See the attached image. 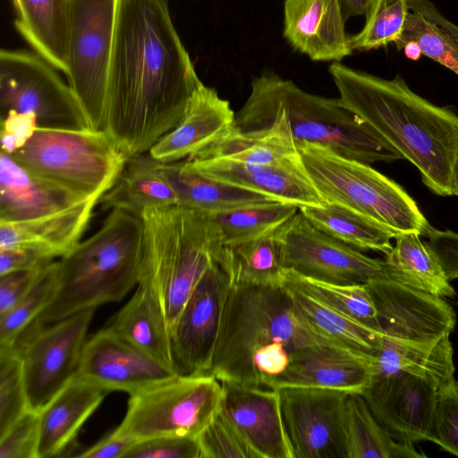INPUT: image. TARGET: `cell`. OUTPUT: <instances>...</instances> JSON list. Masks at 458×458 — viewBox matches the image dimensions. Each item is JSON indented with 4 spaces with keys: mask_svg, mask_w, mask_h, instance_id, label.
Returning <instances> with one entry per match:
<instances>
[{
    "mask_svg": "<svg viewBox=\"0 0 458 458\" xmlns=\"http://www.w3.org/2000/svg\"><path fill=\"white\" fill-rule=\"evenodd\" d=\"M278 236L285 269L305 278L338 284L387 278L384 260L326 234L300 210L279 227Z\"/></svg>",
    "mask_w": 458,
    "mask_h": 458,
    "instance_id": "13",
    "label": "cell"
},
{
    "mask_svg": "<svg viewBox=\"0 0 458 458\" xmlns=\"http://www.w3.org/2000/svg\"><path fill=\"white\" fill-rule=\"evenodd\" d=\"M148 152L130 157L114 185L98 200L102 210L118 209L140 217L149 207L177 205L174 189Z\"/></svg>",
    "mask_w": 458,
    "mask_h": 458,
    "instance_id": "29",
    "label": "cell"
},
{
    "mask_svg": "<svg viewBox=\"0 0 458 458\" xmlns=\"http://www.w3.org/2000/svg\"><path fill=\"white\" fill-rule=\"evenodd\" d=\"M136 443L126 437L110 433L91 447L78 454L81 458H125Z\"/></svg>",
    "mask_w": 458,
    "mask_h": 458,
    "instance_id": "50",
    "label": "cell"
},
{
    "mask_svg": "<svg viewBox=\"0 0 458 458\" xmlns=\"http://www.w3.org/2000/svg\"><path fill=\"white\" fill-rule=\"evenodd\" d=\"M200 458H259L221 411L197 437Z\"/></svg>",
    "mask_w": 458,
    "mask_h": 458,
    "instance_id": "42",
    "label": "cell"
},
{
    "mask_svg": "<svg viewBox=\"0 0 458 458\" xmlns=\"http://www.w3.org/2000/svg\"><path fill=\"white\" fill-rule=\"evenodd\" d=\"M426 244L449 281L458 278V234L432 228Z\"/></svg>",
    "mask_w": 458,
    "mask_h": 458,
    "instance_id": "47",
    "label": "cell"
},
{
    "mask_svg": "<svg viewBox=\"0 0 458 458\" xmlns=\"http://www.w3.org/2000/svg\"><path fill=\"white\" fill-rule=\"evenodd\" d=\"M279 227L251 241L224 246L223 260L233 284H284L286 269L278 236Z\"/></svg>",
    "mask_w": 458,
    "mask_h": 458,
    "instance_id": "34",
    "label": "cell"
},
{
    "mask_svg": "<svg viewBox=\"0 0 458 458\" xmlns=\"http://www.w3.org/2000/svg\"><path fill=\"white\" fill-rule=\"evenodd\" d=\"M106 330L174 369L172 338L155 298L142 285L106 323Z\"/></svg>",
    "mask_w": 458,
    "mask_h": 458,
    "instance_id": "28",
    "label": "cell"
},
{
    "mask_svg": "<svg viewBox=\"0 0 458 458\" xmlns=\"http://www.w3.org/2000/svg\"><path fill=\"white\" fill-rule=\"evenodd\" d=\"M178 373L102 328L87 339L77 376L106 392L130 395L165 382Z\"/></svg>",
    "mask_w": 458,
    "mask_h": 458,
    "instance_id": "19",
    "label": "cell"
},
{
    "mask_svg": "<svg viewBox=\"0 0 458 458\" xmlns=\"http://www.w3.org/2000/svg\"><path fill=\"white\" fill-rule=\"evenodd\" d=\"M220 411L259 458H294L285 429L279 390L221 382Z\"/></svg>",
    "mask_w": 458,
    "mask_h": 458,
    "instance_id": "20",
    "label": "cell"
},
{
    "mask_svg": "<svg viewBox=\"0 0 458 458\" xmlns=\"http://www.w3.org/2000/svg\"><path fill=\"white\" fill-rule=\"evenodd\" d=\"M143 224L140 285L157 302L170 335L199 282L220 258V231L209 214L181 206L149 207Z\"/></svg>",
    "mask_w": 458,
    "mask_h": 458,
    "instance_id": "4",
    "label": "cell"
},
{
    "mask_svg": "<svg viewBox=\"0 0 458 458\" xmlns=\"http://www.w3.org/2000/svg\"><path fill=\"white\" fill-rule=\"evenodd\" d=\"M250 86L249 98L235 113V130L245 131L267 114L281 111L297 148L303 143L320 145L366 164L403 159L338 98L308 93L271 72L255 77Z\"/></svg>",
    "mask_w": 458,
    "mask_h": 458,
    "instance_id": "6",
    "label": "cell"
},
{
    "mask_svg": "<svg viewBox=\"0 0 458 458\" xmlns=\"http://www.w3.org/2000/svg\"><path fill=\"white\" fill-rule=\"evenodd\" d=\"M299 210L317 229L360 250L386 254L393 247L391 239L396 236L374 220L338 204L305 206Z\"/></svg>",
    "mask_w": 458,
    "mask_h": 458,
    "instance_id": "35",
    "label": "cell"
},
{
    "mask_svg": "<svg viewBox=\"0 0 458 458\" xmlns=\"http://www.w3.org/2000/svg\"><path fill=\"white\" fill-rule=\"evenodd\" d=\"M428 440L458 456V381L454 377L437 389Z\"/></svg>",
    "mask_w": 458,
    "mask_h": 458,
    "instance_id": "43",
    "label": "cell"
},
{
    "mask_svg": "<svg viewBox=\"0 0 458 458\" xmlns=\"http://www.w3.org/2000/svg\"><path fill=\"white\" fill-rule=\"evenodd\" d=\"M409 11L408 0H369L363 28L349 36L352 49L369 51L397 42Z\"/></svg>",
    "mask_w": 458,
    "mask_h": 458,
    "instance_id": "37",
    "label": "cell"
},
{
    "mask_svg": "<svg viewBox=\"0 0 458 458\" xmlns=\"http://www.w3.org/2000/svg\"><path fill=\"white\" fill-rule=\"evenodd\" d=\"M46 266L0 276V316L9 311L22 298Z\"/></svg>",
    "mask_w": 458,
    "mask_h": 458,
    "instance_id": "48",
    "label": "cell"
},
{
    "mask_svg": "<svg viewBox=\"0 0 458 458\" xmlns=\"http://www.w3.org/2000/svg\"><path fill=\"white\" fill-rule=\"evenodd\" d=\"M101 196L33 219L0 222V250L24 248L55 259L81 241Z\"/></svg>",
    "mask_w": 458,
    "mask_h": 458,
    "instance_id": "25",
    "label": "cell"
},
{
    "mask_svg": "<svg viewBox=\"0 0 458 458\" xmlns=\"http://www.w3.org/2000/svg\"><path fill=\"white\" fill-rule=\"evenodd\" d=\"M299 210L293 204L267 201L210 215L224 246H233L260 237L292 218Z\"/></svg>",
    "mask_w": 458,
    "mask_h": 458,
    "instance_id": "36",
    "label": "cell"
},
{
    "mask_svg": "<svg viewBox=\"0 0 458 458\" xmlns=\"http://www.w3.org/2000/svg\"><path fill=\"white\" fill-rule=\"evenodd\" d=\"M57 261L47 264L30 290L6 313L0 316V344H13L50 301L56 282Z\"/></svg>",
    "mask_w": 458,
    "mask_h": 458,
    "instance_id": "38",
    "label": "cell"
},
{
    "mask_svg": "<svg viewBox=\"0 0 458 458\" xmlns=\"http://www.w3.org/2000/svg\"><path fill=\"white\" fill-rule=\"evenodd\" d=\"M232 285L233 280L223 260L222 250L220 258L192 291L173 329L172 346L179 375L209 374Z\"/></svg>",
    "mask_w": 458,
    "mask_h": 458,
    "instance_id": "15",
    "label": "cell"
},
{
    "mask_svg": "<svg viewBox=\"0 0 458 458\" xmlns=\"http://www.w3.org/2000/svg\"><path fill=\"white\" fill-rule=\"evenodd\" d=\"M38 126L34 114L9 110L1 114V152H16L32 137Z\"/></svg>",
    "mask_w": 458,
    "mask_h": 458,
    "instance_id": "46",
    "label": "cell"
},
{
    "mask_svg": "<svg viewBox=\"0 0 458 458\" xmlns=\"http://www.w3.org/2000/svg\"><path fill=\"white\" fill-rule=\"evenodd\" d=\"M28 410L19 353L13 344H0V437Z\"/></svg>",
    "mask_w": 458,
    "mask_h": 458,
    "instance_id": "41",
    "label": "cell"
},
{
    "mask_svg": "<svg viewBox=\"0 0 458 458\" xmlns=\"http://www.w3.org/2000/svg\"><path fill=\"white\" fill-rule=\"evenodd\" d=\"M366 284L377 308L381 344L417 348L451 344L456 315L445 299L388 278Z\"/></svg>",
    "mask_w": 458,
    "mask_h": 458,
    "instance_id": "14",
    "label": "cell"
},
{
    "mask_svg": "<svg viewBox=\"0 0 458 458\" xmlns=\"http://www.w3.org/2000/svg\"><path fill=\"white\" fill-rule=\"evenodd\" d=\"M142 240L140 216L110 210L94 234L57 261L53 296L37 318L51 324L123 300L139 284Z\"/></svg>",
    "mask_w": 458,
    "mask_h": 458,
    "instance_id": "5",
    "label": "cell"
},
{
    "mask_svg": "<svg viewBox=\"0 0 458 458\" xmlns=\"http://www.w3.org/2000/svg\"><path fill=\"white\" fill-rule=\"evenodd\" d=\"M89 198L27 170L11 155L1 152L0 222L37 218Z\"/></svg>",
    "mask_w": 458,
    "mask_h": 458,
    "instance_id": "24",
    "label": "cell"
},
{
    "mask_svg": "<svg viewBox=\"0 0 458 458\" xmlns=\"http://www.w3.org/2000/svg\"><path fill=\"white\" fill-rule=\"evenodd\" d=\"M344 420L348 458L426 457L412 444L393 438L375 418L361 394H347Z\"/></svg>",
    "mask_w": 458,
    "mask_h": 458,
    "instance_id": "33",
    "label": "cell"
},
{
    "mask_svg": "<svg viewBox=\"0 0 458 458\" xmlns=\"http://www.w3.org/2000/svg\"><path fill=\"white\" fill-rule=\"evenodd\" d=\"M106 394L105 389L76 376L39 411L38 458L63 455Z\"/></svg>",
    "mask_w": 458,
    "mask_h": 458,
    "instance_id": "26",
    "label": "cell"
},
{
    "mask_svg": "<svg viewBox=\"0 0 458 458\" xmlns=\"http://www.w3.org/2000/svg\"><path fill=\"white\" fill-rule=\"evenodd\" d=\"M39 412L29 409L0 437V458H38Z\"/></svg>",
    "mask_w": 458,
    "mask_h": 458,
    "instance_id": "44",
    "label": "cell"
},
{
    "mask_svg": "<svg viewBox=\"0 0 458 458\" xmlns=\"http://www.w3.org/2000/svg\"><path fill=\"white\" fill-rule=\"evenodd\" d=\"M297 276L313 294L353 319L381 333L377 308L366 284H330L305 278L298 274Z\"/></svg>",
    "mask_w": 458,
    "mask_h": 458,
    "instance_id": "40",
    "label": "cell"
},
{
    "mask_svg": "<svg viewBox=\"0 0 458 458\" xmlns=\"http://www.w3.org/2000/svg\"><path fill=\"white\" fill-rule=\"evenodd\" d=\"M11 156L27 170L86 197L106 193L129 158L104 130L41 126Z\"/></svg>",
    "mask_w": 458,
    "mask_h": 458,
    "instance_id": "8",
    "label": "cell"
},
{
    "mask_svg": "<svg viewBox=\"0 0 458 458\" xmlns=\"http://www.w3.org/2000/svg\"><path fill=\"white\" fill-rule=\"evenodd\" d=\"M420 236L407 233L394 237V246L383 259L387 278L443 299L456 297L451 281Z\"/></svg>",
    "mask_w": 458,
    "mask_h": 458,
    "instance_id": "32",
    "label": "cell"
},
{
    "mask_svg": "<svg viewBox=\"0 0 458 458\" xmlns=\"http://www.w3.org/2000/svg\"><path fill=\"white\" fill-rule=\"evenodd\" d=\"M125 458H200L197 437H160L136 443Z\"/></svg>",
    "mask_w": 458,
    "mask_h": 458,
    "instance_id": "45",
    "label": "cell"
},
{
    "mask_svg": "<svg viewBox=\"0 0 458 458\" xmlns=\"http://www.w3.org/2000/svg\"><path fill=\"white\" fill-rule=\"evenodd\" d=\"M409 8L419 11L458 42V26L444 17L428 0H408Z\"/></svg>",
    "mask_w": 458,
    "mask_h": 458,
    "instance_id": "51",
    "label": "cell"
},
{
    "mask_svg": "<svg viewBox=\"0 0 458 458\" xmlns=\"http://www.w3.org/2000/svg\"><path fill=\"white\" fill-rule=\"evenodd\" d=\"M437 387L416 375L399 371L373 377L361 394L377 421L396 441L428 440Z\"/></svg>",
    "mask_w": 458,
    "mask_h": 458,
    "instance_id": "18",
    "label": "cell"
},
{
    "mask_svg": "<svg viewBox=\"0 0 458 458\" xmlns=\"http://www.w3.org/2000/svg\"><path fill=\"white\" fill-rule=\"evenodd\" d=\"M410 42L421 54L458 75V42L419 11L410 9L403 32L395 46L403 50Z\"/></svg>",
    "mask_w": 458,
    "mask_h": 458,
    "instance_id": "39",
    "label": "cell"
},
{
    "mask_svg": "<svg viewBox=\"0 0 458 458\" xmlns=\"http://www.w3.org/2000/svg\"><path fill=\"white\" fill-rule=\"evenodd\" d=\"M158 168L174 189L177 206L186 208L212 215L275 201L265 194L185 171L179 162H159Z\"/></svg>",
    "mask_w": 458,
    "mask_h": 458,
    "instance_id": "31",
    "label": "cell"
},
{
    "mask_svg": "<svg viewBox=\"0 0 458 458\" xmlns=\"http://www.w3.org/2000/svg\"><path fill=\"white\" fill-rule=\"evenodd\" d=\"M222 395V383L211 374H178L131 394L125 416L113 433L135 443L197 437L220 411Z\"/></svg>",
    "mask_w": 458,
    "mask_h": 458,
    "instance_id": "9",
    "label": "cell"
},
{
    "mask_svg": "<svg viewBox=\"0 0 458 458\" xmlns=\"http://www.w3.org/2000/svg\"><path fill=\"white\" fill-rule=\"evenodd\" d=\"M54 260L30 249L0 250V276L13 271L40 267Z\"/></svg>",
    "mask_w": 458,
    "mask_h": 458,
    "instance_id": "49",
    "label": "cell"
},
{
    "mask_svg": "<svg viewBox=\"0 0 458 458\" xmlns=\"http://www.w3.org/2000/svg\"><path fill=\"white\" fill-rule=\"evenodd\" d=\"M235 113L216 90L201 85L189 100L182 119L148 150L158 162L173 163L191 157L234 128Z\"/></svg>",
    "mask_w": 458,
    "mask_h": 458,
    "instance_id": "22",
    "label": "cell"
},
{
    "mask_svg": "<svg viewBox=\"0 0 458 458\" xmlns=\"http://www.w3.org/2000/svg\"><path fill=\"white\" fill-rule=\"evenodd\" d=\"M328 71L340 104L415 165L432 192L453 195L452 168L458 154L455 108L429 102L400 75L383 79L340 62H334Z\"/></svg>",
    "mask_w": 458,
    "mask_h": 458,
    "instance_id": "2",
    "label": "cell"
},
{
    "mask_svg": "<svg viewBox=\"0 0 458 458\" xmlns=\"http://www.w3.org/2000/svg\"><path fill=\"white\" fill-rule=\"evenodd\" d=\"M452 190L453 195L458 196V154L454 158L452 168Z\"/></svg>",
    "mask_w": 458,
    "mask_h": 458,
    "instance_id": "54",
    "label": "cell"
},
{
    "mask_svg": "<svg viewBox=\"0 0 458 458\" xmlns=\"http://www.w3.org/2000/svg\"><path fill=\"white\" fill-rule=\"evenodd\" d=\"M95 310L49 326L36 318L13 344L21 361L29 409L39 412L77 376Z\"/></svg>",
    "mask_w": 458,
    "mask_h": 458,
    "instance_id": "11",
    "label": "cell"
},
{
    "mask_svg": "<svg viewBox=\"0 0 458 458\" xmlns=\"http://www.w3.org/2000/svg\"><path fill=\"white\" fill-rule=\"evenodd\" d=\"M403 51L405 55L412 60H418L422 55L420 47L412 42L406 44L403 47Z\"/></svg>",
    "mask_w": 458,
    "mask_h": 458,
    "instance_id": "53",
    "label": "cell"
},
{
    "mask_svg": "<svg viewBox=\"0 0 458 458\" xmlns=\"http://www.w3.org/2000/svg\"><path fill=\"white\" fill-rule=\"evenodd\" d=\"M369 0H341L345 20L352 16L365 15Z\"/></svg>",
    "mask_w": 458,
    "mask_h": 458,
    "instance_id": "52",
    "label": "cell"
},
{
    "mask_svg": "<svg viewBox=\"0 0 458 458\" xmlns=\"http://www.w3.org/2000/svg\"><path fill=\"white\" fill-rule=\"evenodd\" d=\"M16 30L56 70L67 72L72 0H13Z\"/></svg>",
    "mask_w": 458,
    "mask_h": 458,
    "instance_id": "30",
    "label": "cell"
},
{
    "mask_svg": "<svg viewBox=\"0 0 458 458\" xmlns=\"http://www.w3.org/2000/svg\"><path fill=\"white\" fill-rule=\"evenodd\" d=\"M325 343L334 342L310 327L284 284H233L209 374L220 382L274 388L300 351Z\"/></svg>",
    "mask_w": 458,
    "mask_h": 458,
    "instance_id": "3",
    "label": "cell"
},
{
    "mask_svg": "<svg viewBox=\"0 0 458 458\" xmlns=\"http://www.w3.org/2000/svg\"><path fill=\"white\" fill-rule=\"evenodd\" d=\"M298 150L327 203L358 212L396 235L414 233L427 236L433 228L405 190L369 164L311 143L300 145Z\"/></svg>",
    "mask_w": 458,
    "mask_h": 458,
    "instance_id": "7",
    "label": "cell"
},
{
    "mask_svg": "<svg viewBox=\"0 0 458 458\" xmlns=\"http://www.w3.org/2000/svg\"><path fill=\"white\" fill-rule=\"evenodd\" d=\"M278 390L294 458H348L344 413L350 393L309 387Z\"/></svg>",
    "mask_w": 458,
    "mask_h": 458,
    "instance_id": "16",
    "label": "cell"
},
{
    "mask_svg": "<svg viewBox=\"0 0 458 458\" xmlns=\"http://www.w3.org/2000/svg\"><path fill=\"white\" fill-rule=\"evenodd\" d=\"M341 0H284V37L314 61L340 62L352 54Z\"/></svg>",
    "mask_w": 458,
    "mask_h": 458,
    "instance_id": "23",
    "label": "cell"
},
{
    "mask_svg": "<svg viewBox=\"0 0 458 458\" xmlns=\"http://www.w3.org/2000/svg\"><path fill=\"white\" fill-rule=\"evenodd\" d=\"M374 357L337 344L308 346L292 360L275 385L309 387L362 394L373 377Z\"/></svg>",
    "mask_w": 458,
    "mask_h": 458,
    "instance_id": "21",
    "label": "cell"
},
{
    "mask_svg": "<svg viewBox=\"0 0 458 458\" xmlns=\"http://www.w3.org/2000/svg\"><path fill=\"white\" fill-rule=\"evenodd\" d=\"M201 85L168 0H121L103 130L127 157L174 129Z\"/></svg>",
    "mask_w": 458,
    "mask_h": 458,
    "instance_id": "1",
    "label": "cell"
},
{
    "mask_svg": "<svg viewBox=\"0 0 458 458\" xmlns=\"http://www.w3.org/2000/svg\"><path fill=\"white\" fill-rule=\"evenodd\" d=\"M182 169L267 195L298 208L327 202L310 178L301 155L274 164H247L226 158L189 157Z\"/></svg>",
    "mask_w": 458,
    "mask_h": 458,
    "instance_id": "17",
    "label": "cell"
},
{
    "mask_svg": "<svg viewBox=\"0 0 458 458\" xmlns=\"http://www.w3.org/2000/svg\"><path fill=\"white\" fill-rule=\"evenodd\" d=\"M120 1L72 0L65 75L94 130L104 129Z\"/></svg>",
    "mask_w": 458,
    "mask_h": 458,
    "instance_id": "10",
    "label": "cell"
},
{
    "mask_svg": "<svg viewBox=\"0 0 458 458\" xmlns=\"http://www.w3.org/2000/svg\"><path fill=\"white\" fill-rule=\"evenodd\" d=\"M34 114L38 126L90 128L74 91L56 69L37 53L0 52V111Z\"/></svg>",
    "mask_w": 458,
    "mask_h": 458,
    "instance_id": "12",
    "label": "cell"
},
{
    "mask_svg": "<svg viewBox=\"0 0 458 458\" xmlns=\"http://www.w3.org/2000/svg\"><path fill=\"white\" fill-rule=\"evenodd\" d=\"M284 285L310 327L323 337L346 348L374 357L381 344V333L365 326L327 303L286 270Z\"/></svg>",
    "mask_w": 458,
    "mask_h": 458,
    "instance_id": "27",
    "label": "cell"
}]
</instances>
